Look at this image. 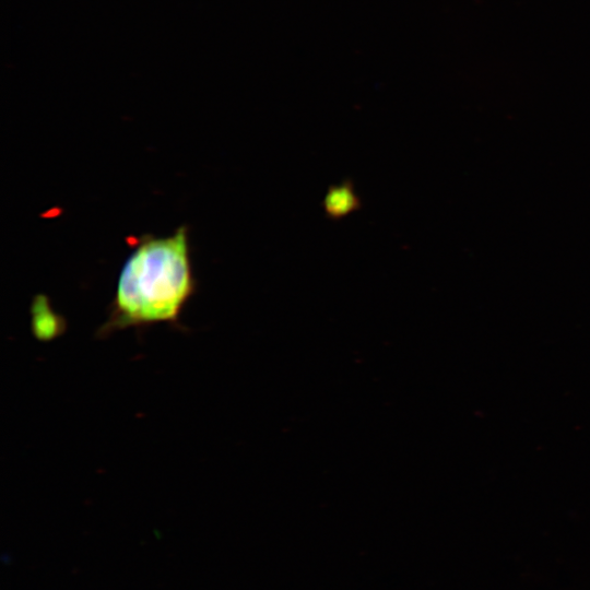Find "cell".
<instances>
[{
    "mask_svg": "<svg viewBox=\"0 0 590 590\" xmlns=\"http://www.w3.org/2000/svg\"><path fill=\"white\" fill-rule=\"evenodd\" d=\"M32 328L36 337L50 339L58 335L64 326L62 318L56 314L45 295H36L32 307Z\"/></svg>",
    "mask_w": 590,
    "mask_h": 590,
    "instance_id": "cell-3",
    "label": "cell"
},
{
    "mask_svg": "<svg viewBox=\"0 0 590 590\" xmlns=\"http://www.w3.org/2000/svg\"><path fill=\"white\" fill-rule=\"evenodd\" d=\"M196 290L188 227L181 225L165 237L143 235L121 268L108 317L96 337L161 322L181 328L180 314Z\"/></svg>",
    "mask_w": 590,
    "mask_h": 590,
    "instance_id": "cell-1",
    "label": "cell"
},
{
    "mask_svg": "<svg viewBox=\"0 0 590 590\" xmlns=\"http://www.w3.org/2000/svg\"><path fill=\"white\" fill-rule=\"evenodd\" d=\"M362 208L361 197L357 194L351 179L331 185L322 200V209L327 217L342 220Z\"/></svg>",
    "mask_w": 590,
    "mask_h": 590,
    "instance_id": "cell-2",
    "label": "cell"
}]
</instances>
